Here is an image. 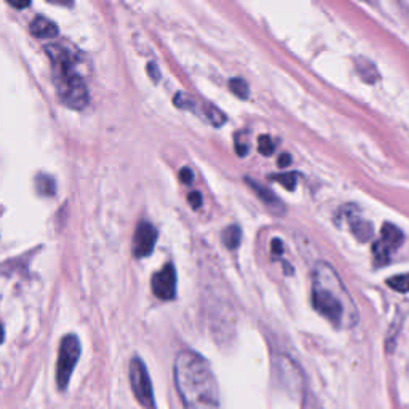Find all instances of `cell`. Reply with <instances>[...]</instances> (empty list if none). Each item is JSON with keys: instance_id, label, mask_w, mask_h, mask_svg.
Masks as SVG:
<instances>
[{"instance_id": "1", "label": "cell", "mask_w": 409, "mask_h": 409, "mask_svg": "<svg viewBox=\"0 0 409 409\" xmlns=\"http://www.w3.org/2000/svg\"><path fill=\"white\" fill-rule=\"evenodd\" d=\"M174 384L184 409H219V387L200 353L182 350L174 360Z\"/></svg>"}, {"instance_id": "2", "label": "cell", "mask_w": 409, "mask_h": 409, "mask_svg": "<svg viewBox=\"0 0 409 409\" xmlns=\"http://www.w3.org/2000/svg\"><path fill=\"white\" fill-rule=\"evenodd\" d=\"M313 308L336 328H349L357 322V308L349 290L333 265L320 261L312 272Z\"/></svg>"}, {"instance_id": "3", "label": "cell", "mask_w": 409, "mask_h": 409, "mask_svg": "<svg viewBox=\"0 0 409 409\" xmlns=\"http://www.w3.org/2000/svg\"><path fill=\"white\" fill-rule=\"evenodd\" d=\"M45 52L52 59L53 84L59 101L70 109H84L88 104V88L84 77L77 70L74 53L61 43L47 45Z\"/></svg>"}, {"instance_id": "4", "label": "cell", "mask_w": 409, "mask_h": 409, "mask_svg": "<svg viewBox=\"0 0 409 409\" xmlns=\"http://www.w3.org/2000/svg\"><path fill=\"white\" fill-rule=\"evenodd\" d=\"M80 341L75 334H68L63 337L58 353V366H57V382L61 390H66L69 385L70 375L80 358Z\"/></svg>"}, {"instance_id": "5", "label": "cell", "mask_w": 409, "mask_h": 409, "mask_svg": "<svg viewBox=\"0 0 409 409\" xmlns=\"http://www.w3.org/2000/svg\"><path fill=\"white\" fill-rule=\"evenodd\" d=\"M130 382L133 394L136 400L144 409H157L156 396H154V389L149 371L144 362L140 357H135L130 363Z\"/></svg>"}, {"instance_id": "6", "label": "cell", "mask_w": 409, "mask_h": 409, "mask_svg": "<svg viewBox=\"0 0 409 409\" xmlns=\"http://www.w3.org/2000/svg\"><path fill=\"white\" fill-rule=\"evenodd\" d=\"M174 106L184 110H191V112L197 114L198 117H202L203 120H207L208 124H211L213 126H221L225 124V115L221 109L214 107L213 104L209 103H202L198 99L192 98L187 93H176L174 95Z\"/></svg>"}, {"instance_id": "7", "label": "cell", "mask_w": 409, "mask_h": 409, "mask_svg": "<svg viewBox=\"0 0 409 409\" xmlns=\"http://www.w3.org/2000/svg\"><path fill=\"white\" fill-rule=\"evenodd\" d=\"M152 291L158 299L170 301L176 296V270L173 264L163 265L152 275Z\"/></svg>"}, {"instance_id": "8", "label": "cell", "mask_w": 409, "mask_h": 409, "mask_svg": "<svg viewBox=\"0 0 409 409\" xmlns=\"http://www.w3.org/2000/svg\"><path fill=\"white\" fill-rule=\"evenodd\" d=\"M157 229L151 223L142 221L137 224L135 237H133V254L136 258H147L151 256L157 243Z\"/></svg>"}, {"instance_id": "9", "label": "cell", "mask_w": 409, "mask_h": 409, "mask_svg": "<svg viewBox=\"0 0 409 409\" xmlns=\"http://www.w3.org/2000/svg\"><path fill=\"white\" fill-rule=\"evenodd\" d=\"M246 184L251 187V189L254 191V193L261 198V202L267 207L270 211H272L274 214H278V216H281V214H285V204L283 202L280 200V198L275 195V193L269 189V187L262 186L261 182L254 181L251 178H245Z\"/></svg>"}, {"instance_id": "10", "label": "cell", "mask_w": 409, "mask_h": 409, "mask_svg": "<svg viewBox=\"0 0 409 409\" xmlns=\"http://www.w3.org/2000/svg\"><path fill=\"white\" fill-rule=\"evenodd\" d=\"M58 32V26L45 16H37L31 23V34L37 38H54Z\"/></svg>"}, {"instance_id": "11", "label": "cell", "mask_w": 409, "mask_h": 409, "mask_svg": "<svg viewBox=\"0 0 409 409\" xmlns=\"http://www.w3.org/2000/svg\"><path fill=\"white\" fill-rule=\"evenodd\" d=\"M380 241L384 243L387 250L390 253L395 251L400 248V245L403 243V234L401 230L395 228L394 224H384L382 228V237H380Z\"/></svg>"}, {"instance_id": "12", "label": "cell", "mask_w": 409, "mask_h": 409, "mask_svg": "<svg viewBox=\"0 0 409 409\" xmlns=\"http://www.w3.org/2000/svg\"><path fill=\"white\" fill-rule=\"evenodd\" d=\"M349 221H350V228H352L353 235H355L358 240L366 241V240L371 239V235H373L371 223H368V221H364L358 216H352V214L349 216Z\"/></svg>"}, {"instance_id": "13", "label": "cell", "mask_w": 409, "mask_h": 409, "mask_svg": "<svg viewBox=\"0 0 409 409\" xmlns=\"http://www.w3.org/2000/svg\"><path fill=\"white\" fill-rule=\"evenodd\" d=\"M355 63H357V70L360 73L362 79L364 82H368V84H374V82L379 79L378 69L374 68V64L371 63V61L366 59V58H357Z\"/></svg>"}, {"instance_id": "14", "label": "cell", "mask_w": 409, "mask_h": 409, "mask_svg": "<svg viewBox=\"0 0 409 409\" xmlns=\"http://www.w3.org/2000/svg\"><path fill=\"white\" fill-rule=\"evenodd\" d=\"M223 241L224 245L230 248V250H235V248H239L240 241H241V230L239 225H229V228H225L223 232Z\"/></svg>"}, {"instance_id": "15", "label": "cell", "mask_w": 409, "mask_h": 409, "mask_svg": "<svg viewBox=\"0 0 409 409\" xmlns=\"http://www.w3.org/2000/svg\"><path fill=\"white\" fill-rule=\"evenodd\" d=\"M36 187L42 195H54V191H57L54 179L48 174H38L36 178Z\"/></svg>"}, {"instance_id": "16", "label": "cell", "mask_w": 409, "mask_h": 409, "mask_svg": "<svg viewBox=\"0 0 409 409\" xmlns=\"http://www.w3.org/2000/svg\"><path fill=\"white\" fill-rule=\"evenodd\" d=\"M229 87L232 93H234L235 96H239L241 99H246L248 95H250V87H248V84L243 79H240V77H235V79H230L229 80Z\"/></svg>"}, {"instance_id": "17", "label": "cell", "mask_w": 409, "mask_h": 409, "mask_svg": "<svg viewBox=\"0 0 409 409\" xmlns=\"http://www.w3.org/2000/svg\"><path fill=\"white\" fill-rule=\"evenodd\" d=\"M387 285L390 286L392 290L398 292H409V274L396 275V277H392L387 280Z\"/></svg>"}, {"instance_id": "18", "label": "cell", "mask_w": 409, "mask_h": 409, "mask_svg": "<svg viewBox=\"0 0 409 409\" xmlns=\"http://www.w3.org/2000/svg\"><path fill=\"white\" fill-rule=\"evenodd\" d=\"M373 254H374V261L378 265H382L387 264L390 259V251L387 250L385 245L382 241H375L374 246H373Z\"/></svg>"}, {"instance_id": "19", "label": "cell", "mask_w": 409, "mask_h": 409, "mask_svg": "<svg viewBox=\"0 0 409 409\" xmlns=\"http://www.w3.org/2000/svg\"><path fill=\"white\" fill-rule=\"evenodd\" d=\"M275 147H277V142H275L269 135H261L258 137V149L262 156H270V154H274Z\"/></svg>"}, {"instance_id": "20", "label": "cell", "mask_w": 409, "mask_h": 409, "mask_svg": "<svg viewBox=\"0 0 409 409\" xmlns=\"http://www.w3.org/2000/svg\"><path fill=\"white\" fill-rule=\"evenodd\" d=\"M272 178L275 181H278L280 184H283L288 191L296 189V186H297V174L296 173H281V174L272 176Z\"/></svg>"}, {"instance_id": "21", "label": "cell", "mask_w": 409, "mask_h": 409, "mask_svg": "<svg viewBox=\"0 0 409 409\" xmlns=\"http://www.w3.org/2000/svg\"><path fill=\"white\" fill-rule=\"evenodd\" d=\"M187 200H189L191 207H192V208H195V209L200 208V207H202V202H203V200H202V195H200V193L195 192V191H193V192H191V193H189V197H187Z\"/></svg>"}, {"instance_id": "22", "label": "cell", "mask_w": 409, "mask_h": 409, "mask_svg": "<svg viewBox=\"0 0 409 409\" xmlns=\"http://www.w3.org/2000/svg\"><path fill=\"white\" fill-rule=\"evenodd\" d=\"M179 179L184 182V184H191V182L193 181V173H192V170H189V168H182L181 171H179Z\"/></svg>"}, {"instance_id": "23", "label": "cell", "mask_w": 409, "mask_h": 409, "mask_svg": "<svg viewBox=\"0 0 409 409\" xmlns=\"http://www.w3.org/2000/svg\"><path fill=\"white\" fill-rule=\"evenodd\" d=\"M147 73H149V75H151V79L154 82H158L160 70H158V66L156 63H149L147 64Z\"/></svg>"}, {"instance_id": "24", "label": "cell", "mask_w": 409, "mask_h": 409, "mask_svg": "<svg viewBox=\"0 0 409 409\" xmlns=\"http://www.w3.org/2000/svg\"><path fill=\"white\" fill-rule=\"evenodd\" d=\"M278 165L281 168L290 167V165H291V156H290V154H286V152L281 154V156L278 157Z\"/></svg>"}, {"instance_id": "25", "label": "cell", "mask_w": 409, "mask_h": 409, "mask_svg": "<svg viewBox=\"0 0 409 409\" xmlns=\"http://www.w3.org/2000/svg\"><path fill=\"white\" fill-rule=\"evenodd\" d=\"M281 251H283V245H281V241L278 239H274L272 240V253L281 254Z\"/></svg>"}, {"instance_id": "26", "label": "cell", "mask_w": 409, "mask_h": 409, "mask_svg": "<svg viewBox=\"0 0 409 409\" xmlns=\"http://www.w3.org/2000/svg\"><path fill=\"white\" fill-rule=\"evenodd\" d=\"M10 3H12L13 7H16V8H24V7H27V5H29V2H21V3H18V2H13V0Z\"/></svg>"}]
</instances>
